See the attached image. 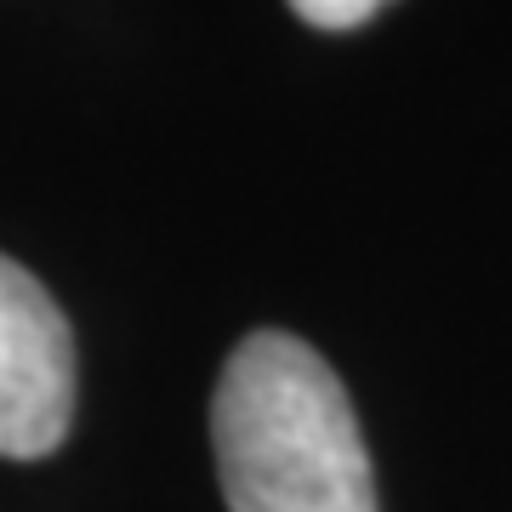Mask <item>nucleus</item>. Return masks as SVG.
Instances as JSON below:
<instances>
[{"instance_id":"f257e3e1","label":"nucleus","mask_w":512,"mask_h":512,"mask_svg":"<svg viewBox=\"0 0 512 512\" xmlns=\"http://www.w3.org/2000/svg\"><path fill=\"white\" fill-rule=\"evenodd\" d=\"M211 444L228 512H376L348 387L291 330H251L228 353Z\"/></svg>"},{"instance_id":"f03ea898","label":"nucleus","mask_w":512,"mask_h":512,"mask_svg":"<svg viewBox=\"0 0 512 512\" xmlns=\"http://www.w3.org/2000/svg\"><path fill=\"white\" fill-rule=\"evenodd\" d=\"M74 421V336L46 285L0 256V456L40 461Z\"/></svg>"},{"instance_id":"7ed1b4c3","label":"nucleus","mask_w":512,"mask_h":512,"mask_svg":"<svg viewBox=\"0 0 512 512\" xmlns=\"http://www.w3.org/2000/svg\"><path fill=\"white\" fill-rule=\"evenodd\" d=\"M387 0H291V12L313 29H359L382 12Z\"/></svg>"}]
</instances>
